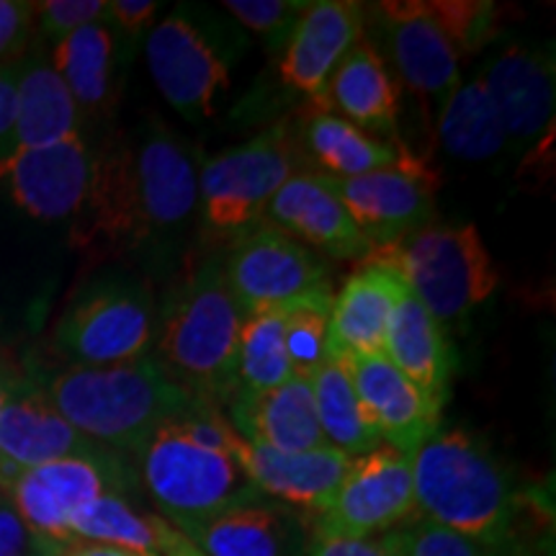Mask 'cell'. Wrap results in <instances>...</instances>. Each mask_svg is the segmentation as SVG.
I'll use <instances>...</instances> for the list:
<instances>
[{
  "label": "cell",
  "mask_w": 556,
  "mask_h": 556,
  "mask_svg": "<svg viewBox=\"0 0 556 556\" xmlns=\"http://www.w3.org/2000/svg\"><path fill=\"white\" fill-rule=\"evenodd\" d=\"M242 317L227 287L225 258L208 255L160 302L152 356L199 402L229 405L238 392Z\"/></svg>",
  "instance_id": "obj_1"
},
{
  "label": "cell",
  "mask_w": 556,
  "mask_h": 556,
  "mask_svg": "<svg viewBox=\"0 0 556 556\" xmlns=\"http://www.w3.org/2000/svg\"><path fill=\"white\" fill-rule=\"evenodd\" d=\"M409 464L417 518L492 552L510 541L518 518L516 484L482 438L441 426L409 454Z\"/></svg>",
  "instance_id": "obj_2"
},
{
  "label": "cell",
  "mask_w": 556,
  "mask_h": 556,
  "mask_svg": "<svg viewBox=\"0 0 556 556\" xmlns=\"http://www.w3.org/2000/svg\"><path fill=\"white\" fill-rule=\"evenodd\" d=\"M45 392L80 435L122 456H135L160 426L204 405L152 353L116 366H67L47 381Z\"/></svg>",
  "instance_id": "obj_3"
},
{
  "label": "cell",
  "mask_w": 556,
  "mask_h": 556,
  "mask_svg": "<svg viewBox=\"0 0 556 556\" xmlns=\"http://www.w3.org/2000/svg\"><path fill=\"white\" fill-rule=\"evenodd\" d=\"M135 456L152 500L184 536L229 507L263 500L232 456L201 446L178 420L160 426Z\"/></svg>",
  "instance_id": "obj_4"
},
{
  "label": "cell",
  "mask_w": 556,
  "mask_h": 556,
  "mask_svg": "<svg viewBox=\"0 0 556 556\" xmlns=\"http://www.w3.org/2000/svg\"><path fill=\"white\" fill-rule=\"evenodd\" d=\"M302 152L287 124H276L206 160L199 168V212L206 232L235 242L266 222L270 199L299 170Z\"/></svg>",
  "instance_id": "obj_5"
},
{
  "label": "cell",
  "mask_w": 556,
  "mask_h": 556,
  "mask_svg": "<svg viewBox=\"0 0 556 556\" xmlns=\"http://www.w3.org/2000/svg\"><path fill=\"white\" fill-rule=\"evenodd\" d=\"M441 325L467 317L497 289L500 274L475 225H428L377 250Z\"/></svg>",
  "instance_id": "obj_6"
},
{
  "label": "cell",
  "mask_w": 556,
  "mask_h": 556,
  "mask_svg": "<svg viewBox=\"0 0 556 556\" xmlns=\"http://www.w3.org/2000/svg\"><path fill=\"white\" fill-rule=\"evenodd\" d=\"M157 304L137 278L109 274L86 283L54 325L52 343L70 366H116L155 345Z\"/></svg>",
  "instance_id": "obj_7"
},
{
  "label": "cell",
  "mask_w": 556,
  "mask_h": 556,
  "mask_svg": "<svg viewBox=\"0 0 556 556\" xmlns=\"http://www.w3.org/2000/svg\"><path fill=\"white\" fill-rule=\"evenodd\" d=\"M135 204V253L173 245L199 212V168L189 144L160 119L127 137Z\"/></svg>",
  "instance_id": "obj_8"
},
{
  "label": "cell",
  "mask_w": 556,
  "mask_h": 556,
  "mask_svg": "<svg viewBox=\"0 0 556 556\" xmlns=\"http://www.w3.org/2000/svg\"><path fill=\"white\" fill-rule=\"evenodd\" d=\"M135 482L122 454L99 448L21 471L5 495L39 548H52L75 541L70 531L75 513L103 495L124 497Z\"/></svg>",
  "instance_id": "obj_9"
},
{
  "label": "cell",
  "mask_w": 556,
  "mask_h": 556,
  "mask_svg": "<svg viewBox=\"0 0 556 556\" xmlns=\"http://www.w3.org/2000/svg\"><path fill=\"white\" fill-rule=\"evenodd\" d=\"M225 278L242 315L291 309L309 299L332 294L330 270L307 245L270 222L229 242Z\"/></svg>",
  "instance_id": "obj_10"
},
{
  "label": "cell",
  "mask_w": 556,
  "mask_h": 556,
  "mask_svg": "<svg viewBox=\"0 0 556 556\" xmlns=\"http://www.w3.org/2000/svg\"><path fill=\"white\" fill-rule=\"evenodd\" d=\"M150 75L186 122H206L229 90V54L197 13L173 11L148 34Z\"/></svg>",
  "instance_id": "obj_11"
},
{
  "label": "cell",
  "mask_w": 556,
  "mask_h": 556,
  "mask_svg": "<svg viewBox=\"0 0 556 556\" xmlns=\"http://www.w3.org/2000/svg\"><path fill=\"white\" fill-rule=\"evenodd\" d=\"M417 518L409 454L377 446L351 458L332 503L315 520V539H371Z\"/></svg>",
  "instance_id": "obj_12"
},
{
  "label": "cell",
  "mask_w": 556,
  "mask_h": 556,
  "mask_svg": "<svg viewBox=\"0 0 556 556\" xmlns=\"http://www.w3.org/2000/svg\"><path fill=\"white\" fill-rule=\"evenodd\" d=\"M364 37L400 83L422 99H446L462 80L458 54L426 3L384 0L364 5Z\"/></svg>",
  "instance_id": "obj_13"
},
{
  "label": "cell",
  "mask_w": 556,
  "mask_h": 556,
  "mask_svg": "<svg viewBox=\"0 0 556 556\" xmlns=\"http://www.w3.org/2000/svg\"><path fill=\"white\" fill-rule=\"evenodd\" d=\"M330 180L374 253L397 245L433 222L441 178L415 155L394 168Z\"/></svg>",
  "instance_id": "obj_14"
},
{
  "label": "cell",
  "mask_w": 556,
  "mask_h": 556,
  "mask_svg": "<svg viewBox=\"0 0 556 556\" xmlns=\"http://www.w3.org/2000/svg\"><path fill=\"white\" fill-rule=\"evenodd\" d=\"M93 178V150L86 137L34 150H13L0 160V186L21 212L39 222H65L86 206Z\"/></svg>",
  "instance_id": "obj_15"
},
{
  "label": "cell",
  "mask_w": 556,
  "mask_h": 556,
  "mask_svg": "<svg viewBox=\"0 0 556 556\" xmlns=\"http://www.w3.org/2000/svg\"><path fill=\"white\" fill-rule=\"evenodd\" d=\"M554 54L510 45L477 75L490 96L507 144L531 148L554 122Z\"/></svg>",
  "instance_id": "obj_16"
},
{
  "label": "cell",
  "mask_w": 556,
  "mask_h": 556,
  "mask_svg": "<svg viewBox=\"0 0 556 556\" xmlns=\"http://www.w3.org/2000/svg\"><path fill=\"white\" fill-rule=\"evenodd\" d=\"M266 222L332 261H366L374 253L323 173L296 170L270 199Z\"/></svg>",
  "instance_id": "obj_17"
},
{
  "label": "cell",
  "mask_w": 556,
  "mask_h": 556,
  "mask_svg": "<svg viewBox=\"0 0 556 556\" xmlns=\"http://www.w3.org/2000/svg\"><path fill=\"white\" fill-rule=\"evenodd\" d=\"M364 37V3L315 0L296 21L281 50L278 75L289 88L323 99L328 80L351 47Z\"/></svg>",
  "instance_id": "obj_18"
},
{
  "label": "cell",
  "mask_w": 556,
  "mask_h": 556,
  "mask_svg": "<svg viewBox=\"0 0 556 556\" xmlns=\"http://www.w3.org/2000/svg\"><path fill=\"white\" fill-rule=\"evenodd\" d=\"M407 294L405 278L392 263L368 255L338 294H332L328 317L330 356H381L389 319Z\"/></svg>",
  "instance_id": "obj_19"
},
{
  "label": "cell",
  "mask_w": 556,
  "mask_h": 556,
  "mask_svg": "<svg viewBox=\"0 0 556 556\" xmlns=\"http://www.w3.org/2000/svg\"><path fill=\"white\" fill-rule=\"evenodd\" d=\"M99 448L58 413L45 387L31 381H24L0 413V479L5 486L21 471Z\"/></svg>",
  "instance_id": "obj_20"
},
{
  "label": "cell",
  "mask_w": 556,
  "mask_h": 556,
  "mask_svg": "<svg viewBox=\"0 0 556 556\" xmlns=\"http://www.w3.org/2000/svg\"><path fill=\"white\" fill-rule=\"evenodd\" d=\"M351 374L353 389L364 409L368 426L384 446L405 454L441 428V413L422 397L413 381L381 356H340Z\"/></svg>",
  "instance_id": "obj_21"
},
{
  "label": "cell",
  "mask_w": 556,
  "mask_h": 556,
  "mask_svg": "<svg viewBox=\"0 0 556 556\" xmlns=\"http://www.w3.org/2000/svg\"><path fill=\"white\" fill-rule=\"evenodd\" d=\"M238 464L261 495H270L319 516L336 497L351 467V456L332 446L287 454V451L245 443L240 448Z\"/></svg>",
  "instance_id": "obj_22"
},
{
  "label": "cell",
  "mask_w": 556,
  "mask_h": 556,
  "mask_svg": "<svg viewBox=\"0 0 556 556\" xmlns=\"http://www.w3.org/2000/svg\"><path fill=\"white\" fill-rule=\"evenodd\" d=\"M315 109L330 111L366 135L394 142L400 88L366 37H361L340 62Z\"/></svg>",
  "instance_id": "obj_23"
},
{
  "label": "cell",
  "mask_w": 556,
  "mask_h": 556,
  "mask_svg": "<svg viewBox=\"0 0 556 556\" xmlns=\"http://www.w3.org/2000/svg\"><path fill=\"white\" fill-rule=\"evenodd\" d=\"M227 407L232 428L253 446L287 454L328 446L317 420L309 379L291 377L268 392L235 394Z\"/></svg>",
  "instance_id": "obj_24"
},
{
  "label": "cell",
  "mask_w": 556,
  "mask_h": 556,
  "mask_svg": "<svg viewBox=\"0 0 556 556\" xmlns=\"http://www.w3.org/2000/svg\"><path fill=\"white\" fill-rule=\"evenodd\" d=\"M384 356L402 377L420 389L422 397L438 413H443L454 371V351L443 325L417 302L409 289L389 319Z\"/></svg>",
  "instance_id": "obj_25"
},
{
  "label": "cell",
  "mask_w": 556,
  "mask_h": 556,
  "mask_svg": "<svg viewBox=\"0 0 556 556\" xmlns=\"http://www.w3.org/2000/svg\"><path fill=\"white\" fill-rule=\"evenodd\" d=\"M52 67L65 83L80 122H103L114 114L119 99V37L106 21L73 31L50 52Z\"/></svg>",
  "instance_id": "obj_26"
},
{
  "label": "cell",
  "mask_w": 556,
  "mask_h": 556,
  "mask_svg": "<svg viewBox=\"0 0 556 556\" xmlns=\"http://www.w3.org/2000/svg\"><path fill=\"white\" fill-rule=\"evenodd\" d=\"M70 137H83L78 106L52 67L50 54L31 50L16 65L13 150L47 148Z\"/></svg>",
  "instance_id": "obj_27"
},
{
  "label": "cell",
  "mask_w": 556,
  "mask_h": 556,
  "mask_svg": "<svg viewBox=\"0 0 556 556\" xmlns=\"http://www.w3.org/2000/svg\"><path fill=\"white\" fill-rule=\"evenodd\" d=\"M296 144L299 152L317 165L315 173L328 178H358L413 157L402 144L366 135L323 109H312V114L304 116Z\"/></svg>",
  "instance_id": "obj_28"
},
{
  "label": "cell",
  "mask_w": 556,
  "mask_h": 556,
  "mask_svg": "<svg viewBox=\"0 0 556 556\" xmlns=\"http://www.w3.org/2000/svg\"><path fill=\"white\" fill-rule=\"evenodd\" d=\"M204 556H291L296 548V523L266 500L229 507L189 536Z\"/></svg>",
  "instance_id": "obj_29"
},
{
  "label": "cell",
  "mask_w": 556,
  "mask_h": 556,
  "mask_svg": "<svg viewBox=\"0 0 556 556\" xmlns=\"http://www.w3.org/2000/svg\"><path fill=\"white\" fill-rule=\"evenodd\" d=\"M70 531L80 541L119 546L142 556H173L191 546V541L163 516L137 510L122 495L93 500L75 513Z\"/></svg>",
  "instance_id": "obj_30"
},
{
  "label": "cell",
  "mask_w": 556,
  "mask_h": 556,
  "mask_svg": "<svg viewBox=\"0 0 556 556\" xmlns=\"http://www.w3.org/2000/svg\"><path fill=\"white\" fill-rule=\"evenodd\" d=\"M438 139L451 157L467 163H484L507 148L503 124L482 80H458V86L443 99Z\"/></svg>",
  "instance_id": "obj_31"
},
{
  "label": "cell",
  "mask_w": 556,
  "mask_h": 556,
  "mask_svg": "<svg viewBox=\"0 0 556 556\" xmlns=\"http://www.w3.org/2000/svg\"><path fill=\"white\" fill-rule=\"evenodd\" d=\"M309 384L319 428H323L328 446L343 451L351 458L381 446L379 435L368 426L364 409H361L343 358L328 353L317 371L312 374Z\"/></svg>",
  "instance_id": "obj_32"
},
{
  "label": "cell",
  "mask_w": 556,
  "mask_h": 556,
  "mask_svg": "<svg viewBox=\"0 0 556 556\" xmlns=\"http://www.w3.org/2000/svg\"><path fill=\"white\" fill-rule=\"evenodd\" d=\"M289 309H261L242 317L238 343V392L261 394L281 387L291 374L287 345H283V323Z\"/></svg>",
  "instance_id": "obj_33"
},
{
  "label": "cell",
  "mask_w": 556,
  "mask_h": 556,
  "mask_svg": "<svg viewBox=\"0 0 556 556\" xmlns=\"http://www.w3.org/2000/svg\"><path fill=\"white\" fill-rule=\"evenodd\" d=\"M332 294L309 299L287 312L283 323V345L291 374L299 379H312L317 366L328 356V317Z\"/></svg>",
  "instance_id": "obj_34"
},
{
  "label": "cell",
  "mask_w": 556,
  "mask_h": 556,
  "mask_svg": "<svg viewBox=\"0 0 556 556\" xmlns=\"http://www.w3.org/2000/svg\"><path fill=\"white\" fill-rule=\"evenodd\" d=\"M428 11L441 24L451 45L462 54H475L497 37V5L484 0H430Z\"/></svg>",
  "instance_id": "obj_35"
},
{
  "label": "cell",
  "mask_w": 556,
  "mask_h": 556,
  "mask_svg": "<svg viewBox=\"0 0 556 556\" xmlns=\"http://www.w3.org/2000/svg\"><path fill=\"white\" fill-rule=\"evenodd\" d=\"M381 541L392 556H495L492 548L422 518L381 533Z\"/></svg>",
  "instance_id": "obj_36"
},
{
  "label": "cell",
  "mask_w": 556,
  "mask_h": 556,
  "mask_svg": "<svg viewBox=\"0 0 556 556\" xmlns=\"http://www.w3.org/2000/svg\"><path fill=\"white\" fill-rule=\"evenodd\" d=\"M307 5V0H225L222 9L253 31L268 50L281 52Z\"/></svg>",
  "instance_id": "obj_37"
},
{
  "label": "cell",
  "mask_w": 556,
  "mask_h": 556,
  "mask_svg": "<svg viewBox=\"0 0 556 556\" xmlns=\"http://www.w3.org/2000/svg\"><path fill=\"white\" fill-rule=\"evenodd\" d=\"M109 0H41L34 3V37L58 45L83 26L106 21Z\"/></svg>",
  "instance_id": "obj_38"
},
{
  "label": "cell",
  "mask_w": 556,
  "mask_h": 556,
  "mask_svg": "<svg viewBox=\"0 0 556 556\" xmlns=\"http://www.w3.org/2000/svg\"><path fill=\"white\" fill-rule=\"evenodd\" d=\"M34 39V3L0 0V70L24 60Z\"/></svg>",
  "instance_id": "obj_39"
},
{
  "label": "cell",
  "mask_w": 556,
  "mask_h": 556,
  "mask_svg": "<svg viewBox=\"0 0 556 556\" xmlns=\"http://www.w3.org/2000/svg\"><path fill=\"white\" fill-rule=\"evenodd\" d=\"M160 3L155 0H109L106 24L116 37L137 41L152 31Z\"/></svg>",
  "instance_id": "obj_40"
},
{
  "label": "cell",
  "mask_w": 556,
  "mask_h": 556,
  "mask_svg": "<svg viewBox=\"0 0 556 556\" xmlns=\"http://www.w3.org/2000/svg\"><path fill=\"white\" fill-rule=\"evenodd\" d=\"M39 552V541L11 505L9 495H0V556H31Z\"/></svg>",
  "instance_id": "obj_41"
},
{
  "label": "cell",
  "mask_w": 556,
  "mask_h": 556,
  "mask_svg": "<svg viewBox=\"0 0 556 556\" xmlns=\"http://www.w3.org/2000/svg\"><path fill=\"white\" fill-rule=\"evenodd\" d=\"M16 65L0 70V160L11 155L13 150V127H16Z\"/></svg>",
  "instance_id": "obj_42"
},
{
  "label": "cell",
  "mask_w": 556,
  "mask_h": 556,
  "mask_svg": "<svg viewBox=\"0 0 556 556\" xmlns=\"http://www.w3.org/2000/svg\"><path fill=\"white\" fill-rule=\"evenodd\" d=\"M307 556H392L381 536L371 539H312Z\"/></svg>",
  "instance_id": "obj_43"
},
{
  "label": "cell",
  "mask_w": 556,
  "mask_h": 556,
  "mask_svg": "<svg viewBox=\"0 0 556 556\" xmlns=\"http://www.w3.org/2000/svg\"><path fill=\"white\" fill-rule=\"evenodd\" d=\"M52 556H142L119 546H106V544H93V541H70V544L54 546Z\"/></svg>",
  "instance_id": "obj_44"
},
{
  "label": "cell",
  "mask_w": 556,
  "mask_h": 556,
  "mask_svg": "<svg viewBox=\"0 0 556 556\" xmlns=\"http://www.w3.org/2000/svg\"><path fill=\"white\" fill-rule=\"evenodd\" d=\"M21 384H24V379H18L9 366L0 364V413H3V407L9 405V400L16 394Z\"/></svg>",
  "instance_id": "obj_45"
},
{
  "label": "cell",
  "mask_w": 556,
  "mask_h": 556,
  "mask_svg": "<svg viewBox=\"0 0 556 556\" xmlns=\"http://www.w3.org/2000/svg\"><path fill=\"white\" fill-rule=\"evenodd\" d=\"M173 556H204V554H201V552H199V548L191 544L189 548H184V552H178V554H173Z\"/></svg>",
  "instance_id": "obj_46"
},
{
  "label": "cell",
  "mask_w": 556,
  "mask_h": 556,
  "mask_svg": "<svg viewBox=\"0 0 556 556\" xmlns=\"http://www.w3.org/2000/svg\"><path fill=\"white\" fill-rule=\"evenodd\" d=\"M5 490H9V486H5L3 479H0V495H5Z\"/></svg>",
  "instance_id": "obj_47"
},
{
  "label": "cell",
  "mask_w": 556,
  "mask_h": 556,
  "mask_svg": "<svg viewBox=\"0 0 556 556\" xmlns=\"http://www.w3.org/2000/svg\"><path fill=\"white\" fill-rule=\"evenodd\" d=\"M495 556H505L503 552H495ZM510 556H531V554H510Z\"/></svg>",
  "instance_id": "obj_48"
},
{
  "label": "cell",
  "mask_w": 556,
  "mask_h": 556,
  "mask_svg": "<svg viewBox=\"0 0 556 556\" xmlns=\"http://www.w3.org/2000/svg\"><path fill=\"white\" fill-rule=\"evenodd\" d=\"M31 556H52V554H47V552H41V548H39V552H37V554H31Z\"/></svg>",
  "instance_id": "obj_49"
}]
</instances>
